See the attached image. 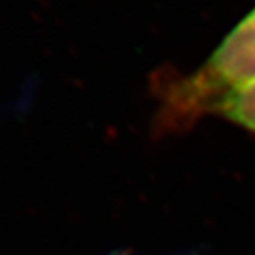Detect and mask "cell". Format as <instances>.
<instances>
[{
    "instance_id": "6da1fadb",
    "label": "cell",
    "mask_w": 255,
    "mask_h": 255,
    "mask_svg": "<svg viewBox=\"0 0 255 255\" xmlns=\"http://www.w3.org/2000/svg\"><path fill=\"white\" fill-rule=\"evenodd\" d=\"M255 80V9L190 75L161 73L156 82L161 131H183L216 110L229 94Z\"/></svg>"
},
{
    "instance_id": "7a4b0ae2",
    "label": "cell",
    "mask_w": 255,
    "mask_h": 255,
    "mask_svg": "<svg viewBox=\"0 0 255 255\" xmlns=\"http://www.w3.org/2000/svg\"><path fill=\"white\" fill-rule=\"evenodd\" d=\"M216 116L239 124L255 133V80L229 94L216 110Z\"/></svg>"
}]
</instances>
